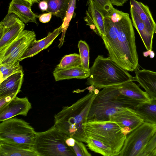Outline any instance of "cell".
Instances as JSON below:
<instances>
[{
	"label": "cell",
	"instance_id": "44dd1931",
	"mask_svg": "<svg viewBox=\"0 0 156 156\" xmlns=\"http://www.w3.org/2000/svg\"><path fill=\"white\" fill-rule=\"evenodd\" d=\"M133 109L144 122L156 126V101H150L139 103Z\"/></svg>",
	"mask_w": 156,
	"mask_h": 156
},
{
	"label": "cell",
	"instance_id": "4fadbf2b",
	"mask_svg": "<svg viewBox=\"0 0 156 156\" xmlns=\"http://www.w3.org/2000/svg\"><path fill=\"white\" fill-rule=\"evenodd\" d=\"M32 4L25 0H12L8 13H13L24 23H34L37 24L36 19L40 16L34 13L31 9Z\"/></svg>",
	"mask_w": 156,
	"mask_h": 156
},
{
	"label": "cell",
	"instance_id": "cb8c5ba5",
	"mask_svg": "<svg viewBox=\"0 0 156 156\" xmlns=\"http://www.w3.org/2000/svg\"><path fill=\"white\" fill-rule=\"evenodd\" d=\"M48 5L46 11L52 15L61 18L62 20L66 15L70 0H43Z\"/></svg>",
	"mask_w": 156,
	"mask_h": 156
},
{
	"label": "cell",
	"instance_id": "1f68e13d",
	"mask_svg": "<svg viewBox=\"0 0 156 156\" xmlns=\"http://www.w3.org/2000/svg\"><path fill=\"white\" fill-rule=\"evenodd\" d=\"M94 1L105 12L109 11L114 8L109 0H94Z\"/></svg>",
	"mask_w": 156,
	"mask_h": 156
},
{
	"label": "cell",
	"instance_id": "5b68a950",
	"mask_svg": "<svg viewBox=\"0 0 156 156\" xmlns=\"http://www.w3.org/2000/svg\"><path fill=\"white\" fill-rule=\"evenodd\" d=\"M37 136L34 128L22 119L14 117L0 123V141L34 149Z\"/></svg>",
	"mask_w": 156,
	"mask_h": 156
},
{
	"label": "cell",
	"instance_id": "4316f807",
	"mask_svg": "<svg viewBox=\"0 0 156 156\" xmlns=\"http://www.w3.org/2000/svg\"><path fill=\"white\" fill-rule=\"evenodd\" d=\"M20 61L12 64L0 65V83L11 75L16 73L22 72V66Z\"/></svg>",
	"mask_w": 156,
	"mask_h": 156
},
{
	"label": "cell",
	"instance_id": "7402d4cb",
	"mask_svg": "<svg viewBox=\"0 0 156 156\" xmlns=\"http://www.w3.org/2000/svg\"><path fill=\"white\" fill-rule=\"evenodd\" d=\"M36 35L33 31L24 30L7 46L0 51V61L8 57L22 44Z\"/></svg>",
	"mask_w": 156,
	"mask_h": 156
},
{
	"label": "cell",
	"instance_id": "7a4b0ae2",
	"mask_svg": "<svg viewBox=\"0 0 156 156\" xmlns=\"http://www.w3.org/2000/svg\"><path fill=\"white\" fill-rule=\"evenodd\" d=\"M96 95L94 90L71 105L63 107L54 115V125L67 137L86 143L84 124Z\"/></svg>",
	"mask_w": 156,
	"mask_h": 156
},
{
	"label": "cell",
	"instance_id": "ac0fdd59",
	"mask_svg": "<svg viewBox=\"0 0 156 156\" xmlns=\"http://www.w3.org/2000/svg\"><path fill=\"white\" fill-rule=\"evenodd\" d=\"M130 8L139 16L149 30L153 34L156 33V23L149 7L141 2L130 0Z\"/></svg>",
	"mask_w": 156,
	"mask_h": 156
},
{
	"label": "cell",
	"instance_id": "8d00e7d4",
	"mask_svg": "<svg viewBox=\"0 0 156 156\" xmlns=\"http://www.w3.org/2000/svg\"><path fill=\"white\" fill-rule=\"evenodd\" d=\"M144 56L145 57H147L149 55L151 58H153L154 56V52L152 51H147L144 52L143 53Z\"/></svg>",
	"mask_w": 156,
	"mask_h": 156
},
{
	"label": "cell",
	"instance_id": "5bb4252c",
	"mask_svg": "<svg viewBox=\"0 0 156 156\" xmlns=\"http://www.w3.org/2000/svg\"><path fill=\"white\" fill-rule=\"evenodd\" d=\"M134 71L135 81L139 83L152 99L156 101V72L138 68Z\"/></svg>",
	"mask_w": 156,
	"mask_h": 156
},
{
	"label": "cell",
	"instance_id": "83f0119b",
	"mask_svg": "<svg viewBox=\"0 0 156 156\" xmlns=\"http://www.w3.org/2000/svg\"><path fill=\"white\" fill-rule=\"evenodd\" d=\"M78 47L81 62L80 66L86 70H88L90 69L89 45L85 41L80 40L78 42Z\"/></svg>",
	"mask_w": 156,
	"mask_h": 156
},
{
	"label": "cell",
	"instance_id": "d590c367",
	"mask_svg": "<svg viewBox=\"0 0 156 156\" xmlns=\"http://www.w3.org/2000/svg\"><path fill=\"white\" fill-rule=\"evenodd\" d=\"M39 6L40 9L42 11H46L48 8L47 3L43 0L39 2Z\"/></svg>",
	"mask_w": 156,
	"mask_h": 156
},
{
	"label": "cell",
	"instance_id": "836d02e7",
	"mask_svg": "<svg viewBox=\"0 0 156 156\" xmlns=\"http://www.w3.org/2000/svg\"><path fill=\"white\" fill-rule=\"evenodd\" d=\"M113 5L122 6L128 0H109Z\"/></svg>",
	"mask_w": 156,
	"mask_h": 156
},
{
	"label": "cell",
	"instance_id": "30bf717a",
	"mask_svg": "<svg viewBox=\"0 0 156 156\" xmlns=\"http://www.w3.org/2000/svg\"><path fill=\"white\" fill-rule=\"evenodd\" d=\"M110 120L116 122L126 135L144 122L133 108L128 107L122 108L112 115Z\"/></svg>",
	"mask_w": 156,
	"mask_h": 156
},
{
	"label": "cell",
	"instance_id": "8992f818",
	"mask_svg": "<svg viewBox=\"0 0 156 156\" xmlns=\"http://www.w3.org/2000/svg\"><path fill=\"white\" fill-rule=\"evenodd\" d=\"M87 136H91L109 146L115 156H118L123 147L126 135L115 122L87 121L84 124Z\"/></svg>",
	"mask_w": 156,
	"mask_h": 156
},
{
	"label": "cell",
	"instance_id": "8fae6325",
	"mask_svg": "<svg viewBox=\"0 0 156 156\" xmlns=\"http://www.w3.org/2000/svg\"><path fill=\"white\" fill-rule=\"evenodd\" d=\"M84 20L91 29L101 37L105 36L104 11L94 0H87Z\"/></svg>",
	"mask_w": 156,
	"mask_h": 156
},
{
	"label": "cell",
	"instance_id": "7c38bea8",
	"mask_svg": "<svg viewBox=\"0 0 156 156\" xmlns=\"http://www.w3.org/2000/svg\"><path fill=\"white\" fill-rule=\"evenodd\" d=\"M32 105L27 97L20 98L16 96L0 108V121L18 115L26 116Z\"/></svg>",
	"mask_w": 156,
	"mask_h": 156
},
{
	"label": "cell",
	"instance_id": "3957f363",
	"mask_svg": "<svg viewBox=\"0 0 156 156\" xmlns=\"http://www.w3.org/2000/svg\"><path fill=\"white\" fill-rule=\"evenodd\" d=\"M90 69V74L85 84L100 89L125 82L135 81L128 72L109 57L98 55Z\"/></svg>",
	"mask_w": 156,
	"mask_h": 156
},
{
	"label": "cell",
	"instance_id": "603a6c76",
	"mask_svg": "<svg viewBox=\"0 0 156 156\" xmlns=\"http://www.w3.org/2000/svg\"><path fill=\"white\" fill-rule=\"evenodd\" d=\"M0 156H40L34 149H27L0 141Z\"/></svg>",
	"mask_w": 156,
	"mask_h": 156
},
{
	"label": "cell",
	"instance_id": "2e32d148",
	"mask_svg": "<svg viewBox=\"0 0 156 156\" xmlns=\"http://www.w3.org/2000/svg\"><path fill=\"white\" fill-rule=\"evenodd\" d=\"M23 71L9 76L0 83V98L7 96L13 98L20 92L23 83Z\"/></svg>",
	"mask_w": 156,
	"mask_h": 156
},
{
	"label": "cell",
	"instance_id": "d4e9b609",
	"mask_svg": "<svg viewBox=\"0 0 156 156\" xmlns=\"http://www.w3.org/2000/svg\"><path fill=\"white\" fill-rule=\"evenodd\" d=\"M87 146L91 151L104 156H114L111 148L101 141L92 136H87Z\"/></svg>",
	"mask_w": 156,
	"mask_h": 156
},
{
	"label": "cell",
	"instance_id": "ba28073f",
	"mask_svg": "<svg viewBox=\"0 0 156 156\" xmlns=\"http://www.w3.org/2000/svg\"><path fill=\"white\" fill-rule=\"evenodd\" d=\"M156 132V126L144 122L126 135L119 156H141Z\"/></svg>",
	"mask_w": 156,
	"mask_h": 156
},
{
	"label": "cell",
	"instance_id": "f35d334b",
	"mask_svg": "<svg viewBox=\"0 0 156 156\" xmlns=\"http://www.w3.org/2000/svg\"><path fill=\"white\" fill-rule=\"evenodd\" d=\"M150 156H156V148L151 153Z\"/></svg>",
	"mask_w": 156,
	"mask_h": 156
},
{
	"label": "cell",
	"instance_id": "f546056e",
	"mask_svg": "<svg viewBox=\"0 0 156 156\" xmlns=\"http://www.w3.org/2000/svg\"><path fill=\"white\" fill-rule=\"evenodd\" d=\"M76 156H91V154L88 151L83 142L76 140L74 145L72 147Z\"/></svg>",
	"mask_w": 156,
	"mask_h": 156
},
{
	"label": "cell",
	"instance_id": "74e56055",
	"mask_svg": "<svg viewBox=\"0 0 156 156\" xmlns=\"http://www.w3.org/2000/svg\"><path fill=\"white\" fill-rule=\"evenodd\" d=\"M30 2L32 5L35 3H39L40 2V0H25Z\"/></svg>",
	"mask_w": 156,
	"mask_h": 156
},
{
	"label": "cell",
	"instance_id": "484cf974",
	"mask_svg": "<svg viewBox=\"0 0 156 156\" xmlns=\"http://www.w3.org/2000/svg\"><path fill=\"white\" fill-rule=\"evenodd\" d=\"M81 62L80 55L73 53L64 56L55 68L62 69L80 66Z\"/></svg>",
	"mask_w": 156,
	"mask_h": 156
},
{
	"label": "cell",
	"instance_id": "4dcf8cb0",
	"mask_svg": "<svg viewBox=\"0 0 156 156\" xmlns=\"http://www.w3.org/2000/svg\"><path fill=\"white\" fill-rule=\"evenodd\" d=\"M156 148V132L151 139L141 156H150L151 153Z\"/></svg>",
	"mask_w": 156,
	"mask_h": 156
},
{
	"label": "cell",
	"instance_id": "f1b7e54d",
	"mask_svg": "<svg viewBox=\"0 0 156 156\" xmlns=\"http://www.w3.org/2000/svg\"><path fill=\"white\" fill-rule=\"evenodd\" d=\"M76 2V0H70L66 15L63 20V22L61 26L62 32L64 31L65 34L74 15Z\"/></svg>",
	"mask_w": 156,
	"mask_h": 156
},
{
	"label": "cell",
	"instance_id": "d6986e66",
	"mask_svg": "<svg viewBox=\"0 0 156 156\" xmlns=\"http://www.w3.org/2000/svg\"><path fill=\"white\" fill-rule=\"evenodd\" d=\"M130 12L133 26L138 33L147 51H152L154 34L147 28L138 15L130 8Z\"/></svg>",
	"mask_w": 156,
	"mask_h": 156
},
{
	"label": "cell",
	"instance_id": "6da1fadb",
	"mask_svg": "<svg viewBox=\"0 0 156 156\" xmlns=\"http://www.w3.org/2000/svg\"><path fill=\"white\" fill-rule=\"evenodd\" d=\"M105 35L101 37L109 58L128 71L138 68L139 58L134 30L129 14L125 12L113 23L104 17Z\"/></svg>",
	"mask_w": 156,
	"mask_h": 156
},
{
	"label": "cell",
	"instance_id": "52a82bcc",
	"mask_svg": "<svg viewBox=\"0 0 156 156\" xmlns=\"http://www.w3.org/2000/svg\"><path fill=\"white\" fill-rule=\"evenodd\" d=\"M67 137L54 125L46 131L37 132L34 149L40 156H76L65 142Z\"/></svg>",
	"mask_w": 156,
	"mask_h": 156
},
{
	"label": "cell",
	"instance_id": "d6a6232c",
	"mask_svg": "<svg viewBox=\"0 0 156 156\" xmlns=\"http://www.w3.org/2000/svg\"><path fill=\"white\" fill-rule=\"evenodd\" d=\"M52 14L50 12L44 13L40 16L39 21L42 23H47L49 22L51 19Z\"/></svg>",
	"mask_w": 156,
	"mask_h": 156
},
{
	"label": "cell",
	"instance_id": "e0dca14e",
	"mask_svg": "<svg viewBox=\"0 0 156 156\" xmlns=\"http://www.w3.org/2000/svg\"><path fill=\"white\" fill-rule=\"evenodd\" d=\"M133 81H129L116 85L120 94L138 104L151 100V98L147 94Z\"/></svg>",
	"mask_w": 156,
	"mask_h": 156
},
{
	"label": "cell",
	"instance_id": "ffe728a7",
	"mask_svg": "<svg viewBox=\"0 0 156 156\" xmlns=\"http://www.w3.org/2000/svg\"><path fill=\"white\" fill-rule=\"evenodd\" d=\"M90 69L86 70L80 66L62 69L55 68L53 75L56 81L71 79H85L89 77Z\"/></svg>",
	"mask_w": 156,
	"mask_h": 156
},
{
	"label": "cell",
	"instance_id": "9a60e30c",
	"mask_svg": "<svg viewBox=\"0 0 156 156\" xmlns=\"http://www.w3.org/2000/svg\"><path fill=\"white\" fill-rule=\"evenodd\" d=\"M62 32V29L61 26L52 32H49L44 38L39 40H36V39L34 40L20 58V61L35 56L41 51L47 48Z\"/></svg>",
	"mask_w": 156,
	"mask_h": 156
},
{
	"label": "cell",
	"instance_id": "277c9868",
	"mask_svg": "<svg viewBox=\"0 0 156 156\" xmlns=\"http://www.w3.org/2000/svg\"><path fill=\"white\" fill-rule=\"evenodd\" d=\"M138 104L121 94L116 85L103 88L92 103L87 121H107L122 108H133Z\"/></svg>",
	"mask_w": 156,
	"mask_h": 156
},
{
	"label": "cell",
	"instance_id": "9c48e42d",
	"mask_svg": "<svg viewBox=\"0 0 156 156\" xmlns=\"http://www.w3.org/2000/svg\"><path fill=\"white\" fill-rule=\"evenodd\" d=\"M24 23L13 13H8L0 23V51L8 45L24 30Z\"/></svg>",
	"mask_w": 156,
	"mask_h": 156
},
{
	"label": "cell",
	"instance_id": "e575fe53",
	"mask_svg": "<svg viewBox=\"0 0 156 156\" xmlns=\"http://www.w3.org/2000/svg\"><path fill=\"white\" fill-rule=\"evenodd\" d=\"M76 140L72 137H67L65 140V142L69 146H73L75 143Z\"/></svg>",
	"mask_w": 156,
	"mask_h": 156
}]
</instances>
